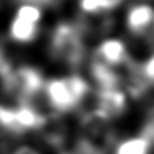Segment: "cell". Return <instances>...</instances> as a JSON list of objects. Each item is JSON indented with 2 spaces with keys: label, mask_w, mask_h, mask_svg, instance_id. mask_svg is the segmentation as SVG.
Returning a JSON list of instances; mask_svg holds the SVG:
<instances>
[{
  "label": "cell",
  "mask_w": 154,
  "mask_h": 154,
  "mask_svg": "<svg viewBox=\"0 0 154 154\" xmlns=\"http://www.w3.org/2000/svg\"><path fill=\"white\" fill-rule=\"evenodd\" d=\"M89 90L88 83L81 76L53 78L45 84L47 100L57 112H69L76 108Z\"/></svg>",
  "instance_id": "obj_1"
},
{
  "label": "cell",
  "mask_w": 154,
  "mask_h": 154,
  "mask_svg": "<svg viewBox=\"0 0 154 154\" xmlns=\"http://www.w3.org/2000/svg\"><path fill=\"white\" fill-rule=\"evenodd\" d=\"M51 53L54 59L67 66L78 65L84 54L81 31L70 23L58 24L51 35Z\"/></svg>",
  "instance_id": "obj_2"
},
{
  "label": "cell",
  "mask_w": 154,
  "mask_h": 154,
  "mask_svg": "<svg viewBox=\"0 0 154 154\" xmlns=\"http://www.w3.org/2000/svg\"><path fill=\"white\" fill-rule=\"evenodd\" d=\"M81 130L78 141L96 154H107L114 143V131L111 126V119L96 108L83 116Z\"/></svg>",
  "instance_id": "obj_3"
},
{
  "label": "cell",
  "mask_w": 154,
  "mask_h": 154,
  "mask_svg": "<svg viewBox=\"0 0 154 154\" xmlns=\"http://www.w3.org/2000/svg\"><path fill=\"white\" fill-rule=\"evenodd\" d=\"M1 78L5 90L12 97H14L19 105H31V100L42 89H45L41 72L32 66H19L17 69H10V71Z\"/></svg>",
  "instance_id": "obj_4"
},
{
  "label": "cell",
  "mask_w": 154,
  "mask_h": 154,
  "mask_svg": "<svg viewBox=\"0 0 154 154\" xmlns=\"http://www.w3.org/2000/svg\"><path fill=\"white\" fill-rule=\"evenodd\" d=\"M41 18L42 12L36 5H20L17 8V12L10 25L11 37L18 42H29L34 40L37 35Z\"/></svg>",
  "instance_id": "obj_5"
},
{
  "label": "cell",
  "mask_w": 154,
  "mask_h": 154,
  "mask_svg": "<svg viewBox=\"0 0 154 154\" xmlns=\"http://www.w3.org/2000/svg\"><path fill=\"white\" fill-rule=\"evenodd\" d=\"M94 60L113 69L130 63L126 47L119 38H107L102 41L95 51Z\"/></svg>",
  "instance_id": "obj_6"
},
{
  "label": "cell",
  "mask_w": 154,
  "mask_h": 154,
  "mask_svg": "<svg viewBox=\"0 0 154 154\" xmlns=\"http://www.w3.org/2000/svg\"><path fill=\"white\" fill-rule=\"evenodd\" d=\"M96 109L109 119L118 117L126 108V96L119 88L101 89L97 91Z\"/></svg>",
  "instance_id": "obj_7"
},
{
  "label": "cell",
  "mask_w": 154,
  "mask_h": 154,
  "mask_svg": "<svg viewBox=\"0 0 154 154\" xmlns=\"http://www.w3.org/2000/svg\"><path fill=\"white\" fill-rule=\"evenodd\" d=\"M154 25V8L148 4L132 6L126 13V26L135 34H141Z\"/></svg>",
  "instance_id": "obj_8"
},
{
  "label": "cell",
  "mask_w": 154,
  "mask_h": 154,
  "mask_svg": "<svg viewBox=\"0 0 154 154\" xmlns=\"http://www.w3.org/2000/svg\"><path fill=\"white\" fill-rule=\"evenodd\" d=\"M90 75L97 84L99 90L119 88V75L113 67H109L100 61L94 60L90 66Z\"/></svg>",
  "instance_id": "obj_9"
},
{
  "label": "cell",
  "mask_w": 154,
  "mask_h": 154,
  "mask_svg": "<svg viewBox=\"0 0 154 154\" xmlns=\"http://www.w3.org/2000/svg\"><path fill=\"white\" fill-rule=\"evenodd\" d=\"M150 146L152 142L141 135L122 142L117 147L116 154H149Z\"/></svg>",
  "instance_id": "obj_10"
},
{
  "label": "cell",
  "mask_w": 154,
  "mask_h": 154,
  "mask_svg": "<svg viewBox=\"0 0 154 154\" xmlns=\"http://www.w3.org/2000/svg\"><path fill=\"white\" fill-rule=\"evenodd\" d=\"M122 0H79V7L84 13L97 14L117 7Z\"/></svg>",
  "instance_id": "obj_11"
},
{
  "label": "cell",
  "mask_w": 154,
  "mask_h": 154,
  "mask_svg": "<svg viewBox=\"0 0 154 154\" xmlns=\"http://www.w3.org/2000/svg\"><path fill=\"white\" fill-rule=\"evenodd\" d=\"M142 136L148 138L152 143H154V106L147 113V117L142 128Z\"/></svg>",
  "instance_id": "obj_12"
},
{
  "label": "cell",
  "mask_w": 154,
  "mask_h": 154,
  "mask_svg": "<svg viewBox=\"0 0 154 154\" xmlns=\"http://www.w3.org/2000/svg\"><path fill=\"white\" fill-rule=\"evenodd\" d=\"M59 154H96L91 149H89L87 146H84L82 142L77 140V142L73 144L72 148L70 149H63L59 152Z\"/></svg>",
  "instance_id": "obj_13"
},
{
  "label": "cell",
  "mask_w": 154,
  "mask_h": 154,
  "mask_svg": "<svg viewBox=\"0 0 154 154\" xmlns=\"http://www.w3.org/2000/svg\"><path fill=\"white\" fill-rule=\"evenodd\" d=\"M142 75L148 83H154V54L143 65Z\"/></svg>",
  "instance_id": "obj_14"
},
{
  "label": "cell",
  "mask_w": 154,
  "mask_h": 154,
  "mask_svg": "<svg viewBox=\"0 0 154 154\" xmlns=\"http://www.w3.org/2000/svg\"><path fill=\"white\" fill-rule=\"evenodd\" d=\"M13 154H40L37 150H35L34 148L31 147H28V146H22L19 148H17Z\"/></svg>",
  "instance_id": "obj_15"
},
{
  "label": "cell",
  "mask_w": 154,
  "mask_h": 154,
  "mask_svg": "<svg viewBox=\"0 0 154 154\" xmlns=\"http://www.w3.org/2000/svg\"><path fill=\"white\" fill-rule=\"evenodd\" d=\"M23 1H25V4H32L37 6V4H47L51 0H23Z\"/></svg>",
  "instance_id": "obj_16"
}]
</instances>
